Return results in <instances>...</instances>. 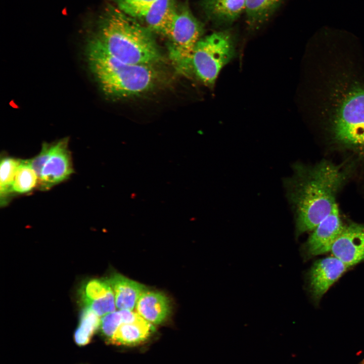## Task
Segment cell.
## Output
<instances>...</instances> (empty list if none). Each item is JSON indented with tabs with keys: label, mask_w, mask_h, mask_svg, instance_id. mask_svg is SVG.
Returning a JSON list of instances; mask_svg holds the SVG:
<instances>
[{
	"label": "cell",
	"mask_w": 364,
	"mask_h": 364,
	"mask_svg": "<svg viewBox=\"0 0 364 364\" xmlns=\"http://www.w3.org/2000/svg\"><path fill=\"white\" fill-rule=\"evenodd\" d=\"M293 170L285 186L295 210L296 235L300 236L312 232L331 212L349 173L344 166L328 161L311 167L295 165Z\"/></svg>",
	"instance_id": "cell-1"
},
{
	"label": "cell",
	"mask_w": 364,
	"mask_h": 364,
	"mask_svg": "<svg viewBox=\"0 0 364 364\" xmlns=\"http://www.w3.org/2000/svg\"><path fill=\"white\" fill-rule=\"evenodd\" d=\"M152 31L118 7L109 6L91 39L112 57L124 63L151 65L160 54Z\"/></svg>",
	"instance_id": "cell-2"
},
{
	"label": "cell",
	"mask_w": 364,
	"mask_h": 364,
	"mask_svg": "<svg viewBox=\"0 0 364 364\" xmlns=\"http://www.w3.org/2000/svg\"><path fill=\"white\" fill-rule=\"evenodd\" d=\"M87 54L93 72L103 90L109 95L125 97L138 95L148 89L155 79L152 65L122 62L92 39Z\"/></svg>",
	"instance_id": "cell-3"
},
{
	"label": "cell",
	"mask_w": 364,
	"mask_h": 364,
	"mask_svg": "<svg viewBox=\"0 0 364 364\" xmlns=\"http://www.w3.org/2000/svg\"><path fill=\"white\" fill-rule=\"evenodd\" d=\"M235 54V37L230 30L201 38L191 55L188 69L203 84L212 86L222 67Z\"/></svg>",
	"instance_id": "cell-4"
},
{
	"label": "cell",
	"mask_w": 364,
	"mask_h": 364,
	"mask_svg": "<svg viewBox=\"0 0 364 364\" xmlns=\"http://www.w3.org/2000/svg\"><path fill=\"white\" fill-rule=\"evenodd\" d=\"M30 161L38 177L37 187L41 190L50 189L68 178L73 172L68 138L51 144L44 143L40 152Z\"/></svg>",
	"instance_id": "cell-5"
},
{
	"label": "cell",
	"mask_w": 364,
	"mask_h": 364,
	"mask_svg": "<svg viewBox=\"0 0 364 364\" xmlns=\"http://www.w3.org/2000/svg\"><path fill=\"white\" fill-rule=\"evenodd\" d=\"M203 27L186 4L177 7L174 19L167 37L170 40L172 60L181 70L188 69L189 61Z\"/></svg>",
	"instance_id": "cell-6"
},
{
	"label": "cell",
	"mask_w": 364,
	"mask_h": 364,
	"mask_svg": "<svg viewBox=\"0 0 364 364\" xmlns=\"http://www.w3.org/2000/svg\"><path fill=\"white\" fill-rule=\"evenodd\" d=\"M336 139L344 144H364V88L354 87L338 108L333 124Z\"/></svg>",
	"instance_id": "cell-7"
},
{
	"label": "cell",
	"mask_w": 364,
	"mask_h": 364,
	"mask_svg": "<svg viewBox=\"0 0 364 364\" xmlns=\"http://www.w3.org/2000/svg\"><path fill=\"white\" fill-rule=\"evenodd\" d=\"M345 226L336 204L329 214L312 231L302 246L304 257L308 259L330 252L333 244L342 233Z\"/></svg>",
	"instance_id": "cell-8"
},
{
	"label": "cell",
	"mask_w": 364,
	"mask_h": 364,
	"mask_svg": "<svg viewBox=\"0 0 364 364\" xmlns=\"http://www.w3.org/2000/svg\"><path fill=\"white\" fill-rule=\"evenodd\" d=\"M349 267L332 255L315 261L307 274L308 291L312 300L318 303L329 288Z\"/></svg>",
	"instance_id": "cell-9"
},
{
	"label": "cell",
	"mask_w": 364,
	"mask_h": 364,
	"mask_svg": "<svg viewBox=\"0 0 364 364\" xmlns=\"http://www.w3.org/2000/svg\"><path fill=\"white\" fill-rule=\"evenodd\" d=\"M330 252L349 267L364 261V224L351 223L333 244Z\"/></svg>",
	"instance_id": "cell-10"
},
{
	"label": "cell",
	"mask_w": 364,
	"mask_h": 364,
	"mask_svg": "<svg viewBox=\"0 0 364 364\" xmlns=\"http://www.w3.org/2000/svg\"><path fill=\"white\" fill-rule=\"evenodd\" d=\"M177 7L176 0H156L128 15L136 20H142L152 32L167 37Z\"/></svg>",
	"instance_id": "cell-11"
},
{
	"label": "cell",
	"mask_w": 364,
	"mask_h": 364,
	"mask_svg": "<svg viewBox=\"0 0 364 364\" xmlns=\"http://www.w3.org/2000/svg\"><path fill=\"white\" fill-rule=\"evenodd\" d=\"M247 0H202L201 8L207 18L221 26H228L245 12Z\"/></svg>",
	"instance_id": "cell-12"
},
{
	"label": "cell",
	"mask_w": 364,
	"mask_h": 364,
	"mask_svg": "<svg viewBox=\"0 0 364 364\" xmlns=\"http://www.w3.org/2000/svg\"><path fill=\"white\" fill-rule=\"evenodd\" d=\"M135 308L141 316L154 324L162 323L170 312L168 299L162 293L155 291L144 292Z\"/></svg>",
	"instance_id": "cell-13"
},
{
	"label": "cell",
	"mask_w": 364,
	"mask_h": 364,
	"mask_svg": "<svg viewBox=\"0 0 364 364\" xmlns=\"http://www.w3.org/2000/svg\"><path fill=\"white\" fill-rule=\"evenodd\" d=\"M115 297V305L118 310H132L145 287L134 281L119 274L112 275L107 280Z\"/></svg>",
	"instance_id": "cell-14"
},
{
	"label": "cell",
	"mask_w": 364,
	"mask_h": 364,
	"mask_svg": "<svg viewBox=\"0 0 364 364\" xmlns=\"http://www.w3.org/2000/svg\"><path fill=\"white\" fill-rule=\"evenodd\" d=\"M154 331L152 324L139 315L134 321L121 324L109 340L117 345H133L145 341Z\"/></svg>",
	"instance_id": "cell-15"
},
{
	"label": "cell",
	"mask_w": 364,
	"mask_h": 364,
	"mask_svg": "<svg viewBox=\"0 0 364 364\" xmlns=\"http://www.w3.org/2000/svg\"><path fill=\"white\" fill-rule=\"evenodd\" d=\"M283 0H247L245 15L251 28L259 27L275 12Z\"/></svg>",
	"instance_id": "cell-16"
},
{
	"label": "cell",
	"mask_w": 364,
	"mask_h": 364,
	"mask_svg": "<svg viewBox=\"0 0 364 364\" xmlns=\"http://www.w3.org/2000/svg\"><path fill=\"white\" fill-rule=\"evenodd\" d=\"M22 159L11 157L1 158L0 165V202L5 206L12 195V186L17 168Z\"/></svg>",
	"instance_id": "cell-17"
},
{
	"label": "cell",
	"mask_w": 364,
	"mask_h": 364,
	"mask_svg": "<svg viewBox=\"0 0 364 364\" xmlns=\"http://www.w3.org/2000/svg\"><path fill=\"white\" fill-rule=\"evenodd\" d=\"M37 186L38 177L31 166L30 159L21 160L12 186V193H27Z\"/></svg>",
	"instance_id": "cell-18"
},
{
	"label": "cell",
	"mask_w": 364,
	"mask_h": 364,
	"mask_svg": "<svg viewBox=\"0 0 364 364\" xmlns=\"http://www.w3.org/2000/svg\"><path fill=\"white\" fill-rule=\"evenodd\" d=\"M101 321V317L92 309L84 307L81 313L79 325L74 334L76 344L80 346L87 344L100 326Z\"/></svg>",
	"instance_id": "cell-19"
},
{
	"label": "cell",
	"mask_w": 364,
	"mask_h": 364,
	"mask_svg": "<svg viewBox=\"0 0 364 364\" xmlns=\"http://www.w3.org/2000/svg\"><path fill=\"white\" fill-rule=\"evenodd\" d=\"M114 294L108 281L93 279L86 283L81 290V299L83 304L101 300Z\"/></svg>",
	"instance_id": "cell-20"
},
{
	"label": "cell",
	"mask_w": 364,
	"mask_h": 364,
	"mask_svg": "<svg viewBox=\"0 0 364 364\" xmlns=\"http://www.w3.org/2000/svg\"><path fill=\"white\" fill-rule=\"evenodd\" d=\"M123 323L121 310H115L102 317L100 327L102 333L110 340Z\"/></svg>",
	"instance_id": "cell-21"
},
{
	"label": "cell",
	"mask_w": 364,
	"mask_h": 364,
	"mask_svg": "<svg viewBox=\"0 0 364 364\" xmlns=\"http://www.w3.org/2000/svg\"><path fill=\"white\" fill-rule=\"evenodd\" d=\"M156 0H116L117 7L127 15Z\"/></svg>",
	"instance_id": "cell-22"
},
{
	"label": "cell",
	"mask_w": 364,
	"mask_h": 364,
	"mask_svg": "<svg viewBox=\"0 0 364 364\" xmlns=\"http://www.w3.org/2000/svg\"><path fill=\"white\" fill-rule=\"evenodd\" d=\"M359 364H364V359L362 360Z\"/></svg>",
	"instance_id": "cell-23"
}]
</instances>
